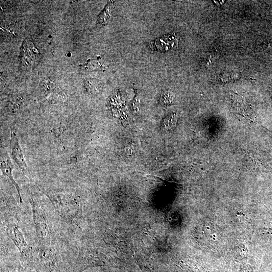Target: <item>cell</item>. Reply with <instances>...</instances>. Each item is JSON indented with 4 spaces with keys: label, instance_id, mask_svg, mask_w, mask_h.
<instances>
[{
    "label": "cell",
    "instance_id": "obj_3",
    "mask_svg": "<svg viewBox=\"0 0 272 272\" xmlns=\"http://www.w3.org/2000/svg\"><path fill=\"white\" fill-rule=\"evenodd\" d=\"M178 43V40L174 36L168 35L157 39L154 43V47L157 51L165 52L174 49Z\"/></svg>",
    "mask_w": 272,
    "mask_h": 272
},
{
    "label": "cell",
    "instance_id": "obj_1",
    "mask_svg": "<svg viewBox=\"0 0 272 272\" xmlns=\"http://www.w3.org/2000/svg\"><path fill=\"white\" fill-rule=\"evenodd\" d=\"M51 200L59 214L67 221L72 222L79 216V206L76 201L60 197H52Z\"/></svg>",
    "mask_w": 272,
    "mask_h": 272
},
{
    "label": "cell",
    "instance_id": "obj_7",
    "mask_svg": "<svg viewBox=\"0 0 272 272\" xmlns=\"http://www.w3.org/2000/svg\"><path fill=\"white\" fill-rule=\"evenodd\" d=\"M107 67V65L104 61L101 60H91L85 65V68L88 70H104Z\"/></svg>",
    "mask_w": 272,
    "mask_h": 272
},
{
    "label": "cell",
    "instance_id": "obj_6",
    "mask_svg": "<svg viewBox=\"0 0 272 272\" xmlns=\"http://www.w3.org/2000/svg\"><path fill=\"white\" fill-rule=\"evenodd\" d=\"M114 9L113 3L109 2L100 16L98 17V23L102 25L107 24L112 16Z\"/></svg>",
    "mask_w": 272,
    "mask_h": 272
},
{
    "label": "cell",
    "instance_id": "obj_5",
    "mask_svg": "<svg viewBox=\"0 0 272 272\" xmlns=\"http://www.w3.org/2000/svg\"><path fill=\"white\" fill-rule=\"evenodd\" d=\"M13 165L11 160L7 155H1V169L3 172V176L7 177L15 186L18 193L20 201L22 202L21 195L20 194V188L15 182L12 176V170Z\"/></svg>",
    "mask_w": 272,
    "mask_h": 272
},
{
    "label": "cell",
    "instance_id": "obj_2",
    "mask_svg": "<svg viewBox=\"0 0 272 272\" xmlns=\"http://www.w3.org/2000/svg\"><path fill=\"white\" fill-rule=\"evenodd\" d=\"M11 154L14 161L24 173L28 172V169L24 158L18 138L14 132H12L11 140Z\"/></svg>",
    "mask_w": 272,
    "mask_h": 272
},
{
    "label": "cell",
    "instance_id": "obj_8",
    "mask_svg": "<svg viewBox=\"0 0 272 272\" xmlns=\"http://www.w3.org/2000/svg\"><path fill=\"white\" fill-rule=\"evenodd\" d=\"M54 82L48 78H45L41 83V89L43 93H46L54 86Z\"/></svg>",
    "mask_w": 272,
    "mask_h": 272
},
{
    "label": "cell",
    "instance_id": "obj_9",
    "mask_svg": "<svg viewBox=\"0 0 272 272\" xmlns=\"http://www.w3.org/2000/svg\"><path fill=\"white\" fill-rule=\"evenodd\" d=\"M173 100H174V97L169 92H166L163 95L162 101L166 105L171 104Z\"/></svg>",
    "mask_w": 272,
    "mask_h": 272
},
{
    "label": "cell",
    "instance_id": "obj_4",
    "mask_svg": "<svg viewBox=\"0 0 272 272\" xmlns=\"http://www.w3.org/2000/svg\"><path fill=\"white\" fill-rule=\"evenodd\" d=\"M7 233L8 236L14 241L21 253H24L28 250V244L25 241L18 226L14 224L9 225L7 230Z\"/></svg>",
    "mask_w": 272,
    "mask_h": 272
}]
</instances>
